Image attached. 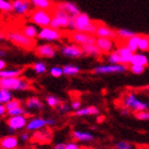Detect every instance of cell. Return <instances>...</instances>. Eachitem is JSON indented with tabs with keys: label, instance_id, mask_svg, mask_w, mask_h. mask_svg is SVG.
<instances>
[{
	"label": "cell",
	"instance_id": "1",
	"mask_svg": "<svg viewBox=\"0 0 149 149\" xmlns=\"http://www.w3.org/2000/svg\"><path fill=\"white\" fill-rule=\"evenodd\" d=\"M97 24H98V22H94L87 14L80 12L77 16L72 17L69 31H81L95 34Z\"/></svg>",
	"mask_w": 149,
	"mask_h": 149
},
{
	"label": "cell",
	"instance_id": "2",
	"mask_svg": "<svg viewBox=\"0 0 149 149\" xmlns=\"http://www.w3.org/2000/svg\"><path fill=\"white\" fill-rule=\"evenodd\" d=\"M6 38L15 46L25 50H34L36 46L35 40L29 38L22 33V30H9L6 33Z\"/></svg>",
	"mask_w": 149,
	"mask_h": 149
},
{
	"label": "cell",
	"instance_id": "3",
	"mask_svg": "<svg viewBox=\"0 0 149 149\" xmlns=\"http://www.w3.org/2000/svg\"><path fill=\"white\" fill-rule=\"evenodd\" d=\"M0 88H6L9 91H28L31 88V83L22 76L3 78L0 79Z\"/></svg>",
	"mask_w": 149,
	"mask_h": 149
},
{
	"label": "cell",
	"instance_id": "4",
	"mask_svg": "<svg viewBox=\"0 0 149 149\" xmlns=\"http://www.w3.org/2000/svg\"><path fill=\"white\" fill-rule=\"evenodd\" d=\"M29 22L36 25L38 28L49 27L52 19V11L50 10L34 9L28 15Z\"/></svg>",
	"mask_w": 149,
	"mask_h": 149
},
{
	"label": "cell",
	"instance_id": "5",
	"mask_svg": "<svg viewBox=\"0 0 149 149\" xmlns=\"http://www.w3.org/2000/svg\"><path fill=\"white\" fill-rule=\"evenodd\" d=\"M51 11H52V19H51L50 26L52 28L59 29L61 31L68 32L72 20V16L58 9H52Z\"/></svg>",
	"mask_w": 149,
	"mask_h": 149
},
{
	"label": "cell",
	"instance_id": "6",
	"mask_svg": "<svg viewBox=\"0 0 149 149\" xmlns=\"http://www.w3.org/2000/svg\"><path fill=\"white\" fill-rule=\"evenodd\" d=\"M64 36H65V33L63 31L49 26V27L40 29L37 40L47 42V43H54V42H60Z\"/></svg>",
	"mask_w": 149,
	"mask_h": 149
},
{
	"label": "cell",
	"instance_id": "7",
	"mask_svg": "<svg viewBox=\"0 0 149 149\" xmlns=\"http://www.w3.org/2000/svg\"><path fill=\"white\" fill-rule=\"evenodd\" d=\"M123 106L125 108H127L128 110H130L131 112H139V111H143V110H147L148 106L147 103L143 102L142 100L139 98V97L133 93H127L123 97Z\"/></svg>",
	"mask_w": 149,
	"mask_h": 149
},
{
	"label": "cell",
	"instance_id": "8",
	"mask_svg": "<svg viewBox=\"0 0 149 149\" xmlns=\"http://www.w3.org/2000/svg\"><path fill=\"white\" fill-rule=\"evenodd\" d=\"M129 70V66L125 64H100L93 68V74H123Z\"/></svg>",
	"mask_w": 149,
	"mask_h": 149
},
{
	"label": "cell",
	"instance_id": "9",
	"mask_svg": "<svg viewBox=\"0 0 149 149\" xmlns=\"http://www.w3.org/2000/svg\"><path fill=\"white\" fill-rule=\"evenodd\" d=\"M67 36H68V40L70 42L77 44V45H80V46L96 43V35L86 33V32L69 31L67 32Z\"/></svg>",
	"mask_w": 149,
	"mask_h": 149
},
{
	"label": "cell",
	"instance_id": "10",
	"mask_svg": "<svg viewBox=\"0 0 149 149\" xmlns=\"http://www.w3.org/2000/svg\"><path fill=\"white\" fill-rule=\"evenodd\" d=\"M59 51L63 56H66L68 59H79L82 56H84L82 47L80 45L72 43V42L63 44L59 48Z\"/></svg>",
	"mask_w": 149,
	"mask_h": 149
},
{
	"label": "cell",
	"instance_id": "11",
	"mask_svg": "<svg viewBox=\"0 0 149 149\" xmlns=\"http://www.w3.org/2000/svg\"><path fill=\"white\" fill-rule=\"evenodd\" d=\"M58 48H56L52 43H45L36 45L34 48V52L37 56L44 58V59H52L58 53Z\"/></svg>",
	"mask_w": 149,
	"mask_h": 149
},
{
	"label": "cell",
	"instance_id": "12",
	"mask_svg": "<svg viewBox=\"0 0 149 149\" xmlns=\"http://www.w3.org/2000/svg\"><path fill=\"white\" fill-rule=\"evenodd\" d=\"M32 11L30 0H12V13L19 17H25Z\"/></svg>",
	"mask_w": 149,
	"mask_h": 149
},
{
	"label": "cell",
	"instance_id": "13",
	"mask_svg": "<svg viewBox=\"0 0 149 149\" xmlns=\"http://www.w3.org/2000/svg\"><path fill=\"white\" fill-rule=\"evenodd\" d=\"M29 118L27 115H17V116H10L6 120L8 128L11 132L20 131L26 129V126L28 124Z\"/></svg>",
	"mask_w": 149,
	"mask_h": 149
},
{
	"label": "cell",
	"instance_id": "14",
	"mask_svg": "<svg viewBox=\"0 0 149 149\" xmlns=\"http://www.w3.org/2000/svg\"><path fill=\"white\" fill-rule=\"evenodd\" d=\"M96 45L103 54H108L116 48L117 40L111 37H96Z\"/></svg>",
	"mask_w": 149,
	"mask_h": 149
},
{
	"label": "cell",
	"instance_id": "15",
	"mask_svg": "<svg viewBox=\"0 0 149 149\" xmlns=\"http://www.w3.org/2000/svg\"><path fill=\"white\" fill-rule=\"evenodd\" d=\"M53 9L61 10L63 12L67 13V14L70 15L72 17L77 16L78 14L81 12L80 9H79V6L74 2H72V1H59V2H56Z\"/></svg>",
	"mask_w": 149,
	"mask_h": 149
},
{
	"label": "cell",
	"instance_id": "16",
	"mask_svg": "<svg viewBox=\"0 0 149 149\" xmlns=\"http://www.w3.org/2000/svg\"><path fill=\"white\" fill-rule=\"evenodd\" d=\"M47 127V119L42 116H35V117L29 118L28 124L26 126V130L29 132H36L44 128Z\"/></svg>",
	"mask_w": 149,
	"mask_h": 149
},
{
	"label": "cell",
	"instance_id": "17",
	"mask_svg": "<svg viewBox=\"0 0 149 149\" xmlns=\"http://www.w3.org/2000/svg\"><path fill=\"white\" fill-rule=\"evenodd\" d=\"M118 46H116L115 50L118 53V56L120 58V63L125 65H129L131 62V59L133 56V51H131L124 43H117Z\"/></svg>",
	"mask_w": 149,
	"mask_h": 149
},
{
	"label": "cell",
	"instance_id": "18",
	"mask_svg": "<svg viewBox=\"0 0 149 149\" xmlns=\"http://www.w3.org/2000/svg\"><path fill=\"white\" fill-rule=\"evenodd\" d=\"M95 35H96V37H111V38L116 40V30L112 29L106 24L98 22L96 31H95Z\"/></svg>",
	"mask_w": 149,
	"mask_h": 149
},
{
	"label": "cell",
	"instance_id": "19",
	"mask_svg": "<svg viewBox=\"0 0 149 149\" xmlns=\"http://www.w3.org/2000/svg\"><path fill=\"white\" fill-rule=\"evenodd\" d=\"M25 108L27 109V111L30 112V113H33V112H40V111H43V109H44V103L38 97L32 96V97H29L28 99L25 101Z\"/></svg>",
	"mask_w": 149,
	"mask_h": 149
},
{
	"label": "cell",
	"instance_id": "20",
	"mask_svg": "<svg viewBox=\"0 0 149 149\" xmlns=\"http://www.w3.org/2000/svg\"><path fill=\"white\" fill-rule=\"evenodd\" d=\"M72 136L76 142H80V143H91L95 140L94 135L91 132L82 130H74Z\"/></svg>",
	"mask_w": 149,
	"mask_h": 149
},
{
	"label": "cell",
	"instance_id": "21",
	"mask_svg": "<svg viewBox=\"0 0 149 149\" xmlns=\"http://www.w3.org/2000/svg\"><path fill=\"white\" fill-rule=\"evenodd\" d=\"M19 146V139L16 135H8L0 141V147L2 149H17Z\"/></svg>",
	"mask_w": 149,
	"mask_h": 149
},
{
	"label": "cell",
	"instance_id": "22",
	"mask_svg": "<svg viewBox=\"0 0 149 149\" xmlns=\"http://www.w3.org/2000/svg\"><path fill=\"white\" fill-rule=\"evenodd\" d=\"M82 50H83V54L87 56H92V58H100L103 53L101 52V50L98 48L96 43L94 44H87V45H83Z\"/></svg>",
	"mask_w": 149,
	"mask_h": 149
},
{
	"label": "cell",
	"instance_id": "23",
	"mask_svg": "<svg viewBox=\"0 0 149 149\" xmlns=\"http://www.w3.org/2000/svg\"><path fill=\"white\" fill-rule=\"evenodd\" d=\"M22 33L28 36L29 38H32V40H36L37 36H38V32H40V29L36 25L32 24V22H29V24H25V25L22 27Z\"/></svg>",
	"mask_w": 149,
	"mask_h": 149
},
{
	"label": "cell",
	"instance_id": "24",
	"mask_svg": "<svg viewBox=\"0 0 149 149\" xmlns=\"http://www.w3.org/2000/svg\"><path fill=\"white\" fill-rule=\"evenodd\" d=\"M74 115L78 117H84V116H94V115L99 114V109L97 107L88 106V107H81L77 111H74Z\"/></svg>",
	"mask_w": 149,
	"mask_h": 149
},
{
	"label": "cell",
	"instance_id": "25",
	"mask_svg": "<svg viewBox=\"0 0 149 149\" xmlns=\"http://www.w3.org/2000/svg\"><path fill=\"white\" fill-rule=\"evenodd\" d=\"M130 64H137V65H142V66H148L149 65V58L142 51H136V52L133 53V56L131 59Z\"/></svg>",
	"mask_w": 149,
	"mask_h": 149
},
{
	"label": "cell",
	"instance_id": "26",
	"mask_svg": "<svg viewBox=\"0 0 149 149\" xmlns=\"http://www.w3.org/2000/svg\"><path fill=\"white\" fill-rule=\"evenodd\" d=\"M25 69L22 67H17V68H4L0 70V79L3 78H11V77H19L24 74Z\"/></svg>",
	"mask_w": 149,
	"mask_h": 149
},
{
	"label": "cell",
	"instance_id": "27",
	"mask_svg": "<svg viewBox=\"0 0 149 149\" xmlns=\"http://www.w3.org/2000/svg\"><path fill=\"white\" fill-rule=\"evenodd\" d=\"M32 6L34 9H42V10H51L54 6V3L52 0H30Z\"/></svg>",
	"mask_w": 149,
	"mask_h": 149
},
{
	"label": "cell",
	"instance_id": "28",
	"mask_svg": "<svg viewBox=\"0 0 149 149\" xmlns=\"http://www.w3.org/2000/svg\"><path fill=\"white\" fill-rule=\"evenodd\" d=\"M135 34V32L131 31L127 28H120L116 30V40L117 43H124L128 38H130L131 36H133Z\"/></svg>",
	"mask_w": 149,
	"mask_h": 149
},
{
	"label": "cell",
	"instance_id": "29",
	"mask_svg": "<svg viewBox=\"0 0 149 149\" xmlns=\"http://www.w3.org/2000/svg\"><path fill=\"white\" fill-rule=\"evenodd\" d=\"M140 34H135L133 36H131L130 38H128L126 42H124V44L126 46L131 50V51H133V52H136L139 51V42H140Z\"/></svg>",
	"mask_w": 149,
	"mask_h": 149
},
{
	"label": "cell",
	"instance_id": "30",
	"mask_svg": "<svg viewBox=\"0 0 149 149\" xmlns=\"http://www.w3.org/2000/svg\"><path fill=\"white\" fill-rule=\"evenodd\" d=\"M33 139L38 141V142H48L51 139V132H50V130L44 128L42 130L35 132V134L33 135Z\"/></svg>",
	"mask_w": 149,
	"mask_h": 149
},
{
	"label": "cell",
	"instance_id": "31",
	"mask_svg": "<svg viewBox=\"0 0 149 149\" xmlns=\"http://www.w3.org/2000/svg\"><path fill=\"white\" fill-rule=\"evenodd\" d=\"M63 72H64V74L67 77H74V76H77V74H80L81 68L78 65H74V64H66V65L63 66Z\"/></svg>",
	"mask_w": 149,
	"mask_h": 149
},
{
	"label": "cell",
	"instance_id": "32",
	"mask_svg": "<svg viewBox=\"0 0 149 149\" xmlns=\"http://www.w3.org/2000/svg\"><path fill=\"white\" fill-rule=\"evenodd\" d=\"M45 102H46L47 106L50 107V108L56 109L58 106H59L62 101H61V99H60L59 97L54 96V95H47L46 98H45Z\"/></svg>",
	"mask_w": 149,
	"mask_h": 149
},
{
	"label": "cell",
	"instance_id": "33",
	"mask_svg": "<svg viewBox=\"0 0 149 149\" xmlns=\"http://www.w3.org/2000/svg\"><path fill=\"white\" fill-rule=\"evenodd\" d=\"M13 99L12 91L6 90V88H0V103L6 104Z\"/></svg>",
	"mask_w": 149,
	"mask_h": 149
},
{
	"label": "cell",
	"instance_id": "34",
	"mask_svg": "<svg viewBox=\"0 0 149 149\" xmlns=\"http://www.w3.org/2000/svg\"><path fill=\"white\" fill-rule=\"evenodd\" d=\"M149 50V36L148 35H141L139 42V51L146 52Z\"/></svg>",
	"mask_w": 149,
	"mask_h": 149
},
{
	"label": "cell",
	"instance_id": "35",
	"mask_svg": "<svg viewBox=\"0 0 149 149\" xmlns=\"http://www.w3.org/2000/svg\"><path fill=\"white\" fill-rule=\"evenodd\" d=\"M32 69H33V72H34L35 74H46L47 70H48L46 64H45L44 62H40V61H38V62H35L34 64L32 65Z\"/></svg>",
	"mask_w": 149,
	"mask_h": 149
},
{
	"label": "cell",
	"instance_id": "36",
	"mask_svg": "<svg viewBox=\"0 0 149 149\" xmlns=\"http://www.w3.org/2000/svg\"><path fill=\"white\" fill-rule=\"evenodd\" d=\"M28 114V111L25 107L19 106L17 108H14V109L8 110V115L9 116H17V115H27Z\"/></svg>",
	"mask_w": 149,
	"mask_h": 149
},
{
	"label": "cell",
	"instance_id": "37",
	"mask_svg": "<svg viewBox=\"0 0 149 149\" xmlns=\"http://www.w3.org/2000/svg\"><path fill=\"white\" fill-rule=\"evenodd\" d=\"M0 12L12 13V0H0Z\"/></svg>",
	"mask_w": 149,
	"mask_h": 149
},
{
	"label": "cell",
	"instance_id": "38",
	"mask_svg": "<svg viewBox=\"0 0 149 149\" xmlns=\"http://www.w3.org/2000/svg\"><path fill=\"white\" fill-rule=\"evenodd\" d=\"M107 61L112 64H121L120 63V58L118 56V53L116 52V50H113L110 53L107 54Z\"/></svg>",
	"mask_w": 149,
	"mask_h": 149
},
{
	"label": "cell",
	"instance_id": "39",
	"mask_svg": "<svg viewBox=\"0 0 149 149\" xmlns=\"http://www.w3.org/2000/svg\"><path fill=\"white\" fill-rule=\"evenodd\" d=\"M49 74L51 77L53 78H60L62 77L64 74V72H63V67L61 66H53L49 69Z\"/></svg>",
	"mask_w": 149,
	"mask_h": 149
},
{
	"label": "cell",
	"instance_id": "40",
	"mask_svg": "<svg viewBox=\"0 0 149 149\" xmlns=\"http://www.w3.org/2000/svg\"><path fill=\"white\" fill-rule=\"evenodd\" d=\"M145 66L137 65V64H129V70L134 74H142L145 72Z\"/></svg>",
	"mask_w": 149,
	"mask_h": 149
},
{
	"label": "cell",
	"instance_id": "41",
	"mask_svg": "<svg viewBox=\"0 0 149 149\" xmlns=\"http://www.w3.org/2000/svg\"><path fill=\"white\" fill-rule=\"evenodd\" d=\"M56 110H58V112H59L60 114H67L70 110H72V108H70V106H69L68 103H65V102H61L58 106V108H56Z\"/></svg>",
	"mask_w": 149,
	"mask_h": 149
},
{
	"label": "cell",
	"instance_id": "42",
	"mask_svg": "<svg viewBox=\"0 0 149 149\" xmlns=\"http://www.w3.org/2000/svg\"><path fill=\"white\" fill-rule=\"evenodd\" d=\"M115 149H135L134 146L129 142H126V141H120L118 142L116 145H115Z\"/></svg>",
	"mask_w": 149,
	"mask_h": 149
},
{
	"label": "cell",
	"instance_id": "43",
	"mask_svg": "<svg viewBox=\"0 0 149 149\" xmlns=\"http://www.w3.org/2000/svg\"><path fill=\"white\" fill-rule=\"evenodd\" d=\"M134 116L140 119V120H148L149 119V112L147 110H143V111H139L134 113Z\"/></svg>",
	"mask_w": 149,
	"mask_h": 149
},
{
	"label": "cell",
	"instance_id": "44",
	"mask_svg": "<svg viewBox=\"0 0 149 149\" xmlns=\"http://www.w3.org/2000/svg\"><path fill=\"white\" fill-rule=\"evenodd\" d=\"M19 106H22V101H20L19 99H15V98H13V99L10 100L8 103H6V110L14 109V108H17V107H19Z\"/></svg>",
	"mask_w": 149,
	"mask_h": 149
},
{
	"label": "cell",
	"instance_id": "45",
	"mask_svg": "<svg viewBox=\"0 0 149 149\" xmlns=\"http://www.w3.org/2000/svg\"><path fill=\"white\" fill-rule=\"evenodd\" d=\"M31 132H29V131H26V132H22V134H20V136H19V139H20V141H22L24 143H28V142H30L32 139L31 136Z\"/></svg>",
	"mask_w": 149,
	"mask_h": 149
},
{
	"label": "cell",
	"instance_id": "46",
	"mask_svg": "<svg viewBox=\"0 0 149 149\" xmlns=\"http://www.w3.org/2000/svg\"><path fill=\"white\" fill-rule=\"evenodd\" d=\"M82 107V103L79 99H74L72 101V104H70V108H72V111H77Z\"/></svg>",
	"mask_w": 149,
	"mask_h": 149
},
{
	"label": "cell",
	"instance_id": "47",
	"mask_svg": "<svg viewBox=\"0 0 149 149\" xmlns=\"http://www.w3.org/2000/svg\"><path fill=\"white\" fill-rule=\"evenodd\" d=\"M66 149H81V147L79 146V144L74 143V142H69V143L65 144Z\"/></svg>",
	"mask_w": 149,
	"mask_h": 149
},
{
	"label": "cell",
	"instance_id": "48",
	"mask_svg": "<svg viewBox=\"0 0 149 149\" xmlns=\"http://www.w3.org/2000/svg\"><path fill=\"white\" fill-rule=\"evenodd\" d=\"M58 124V120L56 118H47V127H54Z\"/></svg>",
	"mask_w": 149,
	"mask_h": 149
},
{
	"label": "cell",
	"instance_id": "49",
	"mask_svg": "<svg viewBox=\"0 0 149 149\" xmlns=\"http://www.w3.org/2000/svg\"><path fill=\"white\" fill-rule=\"evenodd\" d=\"M6 114H8V110H6V104L0 103V118H2Z\"/></svg>",
	"mask_w": 149,
	"mask_h": 149
},
{
	"label": "cell",
	"instance_id": "50",
	"mask_svg": "<svg viewBox=\"0 0 149 149\" xmlns=\"http://www.w3.org/2000/svg\"><path fill=\"white\" fill-rule=\"evenodd\" d=\"M4 68H6V62L2 58H0V70H2Z\"/></svg>",
	"mask_w": 149,
	"mask_h": 149
},
{
	"label": "cell",
	"instance_id": "51",
	"mask_svg": "<svg viewBox=\"0 0 149 149\" xmlns=\"http://www.w3.org/2000/svg\"><path fill=\"white\" fill-rule=\"evenodd\" d=\"M53 149H66V146H65V144L60 143V144H56V146L53 147Z\"/></svg>",
	"mask_w": 149,
	"mask_h": 149
},
{
	"label": "cell",
	"instance_id": "52",
	"mask_svg": "<svg viewBox=\"0 0 149 149\" xmlns=\"http://www.w3.org/2000/svg\"><path fill=\"white\" fill-rule=\"evenodd\" d=\"M6 54H8V51L3 48H0V58H4Z\"/></svg>",
	"mask_w": 149,
	"mask_h": 149
},
{
	"label": "cell",
	"instance_id": "53",
	"mask_svg": "<svg viewBox=\"0 0 149 149\" xmlns=\"http://www.w3.org/2000/svg\"><path fill=\"white\" fill-rule=\"evenodd\" d=\"M147 106H148V108H149V102H148V103H147Z\"/></svg>",
	"mask_w": 149,
	"mask_h": 149
},
{
	"label": "cell",
	"instance_id": "54",
	"mask_svg": "<svg viewBox=\"0 0 149 149\" xmlns=\"http://www.w3.org/2000/svg\"><path fill=\"white\" fill-rule=\"evenodd\" d=\"M0 149H2V148H1V147H0Z\"/></svg>",
	"mask_w": 149,
	"mask_h": 149
}]
</instances>
